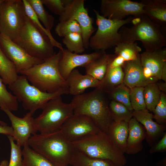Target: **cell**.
Returning a JSON list of instances; mask_svg holds the SVG:
<instances>
[{
	"instance_id": "277c9868",
	"label": "cell",
	"mask_w": 166,
	"mask_h": 166,
	"mask_svg": "<svg viewBox=\"0 0 166 166\" xmlns=\"http://www.w3.org/2000/svg\"><path fill=\"white\" fill-rule=\"evenodd\" d=\"M140 22L131 27L123 26L119 33L121 41L134 43L141 42L146 51L163 48L166 46V38L162 33L161 27L145 14L141 17Z\"/></svg>"
},
{
	"instance_id": "ffe728a7",
	"label": "cell",
	"mask_w": 166,
	"mask_h": 166,
	"mask_svg": "<svg viewBox=\"0 0 166 166\" xmlns=\"http://www.w3.org/2000/svg\"><path fill=\"white\" fill-rule=\"evenodd\" d=\"M66 80L69 86V94L74 96L83 93L87 88L99 87L101 83V81L88 74L82 75L76 69L70 72Z\"/></svg>"
},
{
	"instance_id": "c3c4849f",
	"label": "cell",
	"mask_w": 166,
	"mask_h": 166,
	"mask_svg": "<svg viewBox=\"0 0 166 166\" xmlns=\"http://www.w3.org/2000/svg\"><path fill=\"white\" fill-rule=\"evenodd\" d=\"M9 164L8 161L6 160H3L0 163V166H8Z\"/></svg>"
},
{
	"instance_id": "4316f807",
	"label": "cell",
	"mask_w": 166,
	"mask_h": 166,
	"mask_svg": "<svg viewBox=\"0 0 166 166\" xmlns=\"http://www.w3.org/2000/svg\"><path fill=\"white\" fill-rule=\"evenodd\" d=\"M22 152L23 166H57L28 144L23 146Z\"/></svg>"
},
{
	"instance_id": "ba28073f",
	"label": "cell",
	"mask_w": 166,
	"mask_h": 166,
	"mask_svg": "<svg viewBox=\"0 0 166 166\" xmlns=\"http://www.w3.org/2000/svg\"><path fill=\"white\" fill-rule=\"evenodd\" d=\"M18 101L22 102L26 110L33 115L38 109H43L50 100L66 94L64 91L53 93L42 92L31 85L24 75L18 76L16 80L8 85Z\"/></svg>"
},
{
	"instance_id": "60d3db41",
	"label": "cell",
	"mask_w": 166,
	"mask_h": 166,
	"mask_svg": "<svg viewBox=\"0 0 166 166\" xmlns=\"http://www.w3.org/2000/svg\"><path fill=\"white\" fill-rule=\"evenodd\" d=\"M43 5L54 14L59 16L63 13L65 10L62 0H41Z\"/></svg>"
},
{
	"instance_id": "7402d4cb",
	"label": "cell",
	"mask_w": 166,
	"mask_h": 166,
	"mask_svg": "<svg viewBox=\"0 0 166 166\" xmlns=\"http://www.w3.org/2000/svg\"><path fill=\"white\" fill-rule=\"evenodd\" d=\"M144 14L152 21L165 28L166 0H141Z\"/></svg>"
},
{
	"instance_id": "681fc988",
	"label": "cell",
	"mask_w": 166,
	"mask_h": 166,
	"mask_svg": "<svg viewBox=\"0 0 166 166\" xmlns=\"http://www.w3.org/2000/svg\"><path fill=\"white\" fill-rule=\"evenodd\" d=\"M0 124L2 125H7L6 123L0 120Z\"/></svg>"
},
{
	"instance_id": "f907efd6",
	"label": "cell",
	"mask_w": 166,
	"mask_h": 166,
	"mask_svg": "<svg viewBox=\"0 0 166 166\" xmlns=\"http://www.w3.org/2000/svg\"><path fill=\"white\" fill-rule=\"evenodd\" d=\"M4 0H0V6Z\"/></svg>"
},
{
	"instance_id": "8fae6325",
	"label": "cell",
	"mask_w": 166,
	"mask_h": 166,
	"mask_svg": "<svg viewBox=\"0 0 166 166\" xmlns=\"http://www.w3.org/2000/svg\"><path fill=\"white\" fill-rule=\"evenodd\" d=\"M62 2L65 10L59 17V22L69 20L77 22L81 29L84 47L85 49H88L90 38L96 29L93 25L92 18L85 7L84 0H62Z\"/></svg>"
},
{
	"instance_id": "2e32d148",
	"label": "cell",
	"mask_w": 166,
	"mask_h": 166,
	"mask_svg": "<svg viewBox=\"0 0 166 166\" xmlns=\"http://www.w3.org/2000/svg\"><path fill=\"white\" fill-rule=\"evenodd\" d=\"M58 65L59 72L65 80L70 72L77 67H84L90 62L101 56L105 51H97L89 54H80L63 48Z\"/></svg>"
},
{
	"instance_id": "30bf717a",
	"label": "cell",
	"mask_w": 166,
	"mask_h": 166,
	"mask_svg": "<svg viewBox=\"0 0 166 166\" xmlns=\"http://www.w3.org/2000/svg\"><path fill=\"white\" fill-rule=\"evenodd\" d=\"M26 16L22 0H4L0 6V34L14 41L21 33Z\"/></svg>"
},
{
	"instance_id": "8992f818",
	"label": "cell",
	"mask_w": 166,
	"mask_h": 166,
	"mask_svg": "<svg viewBox=\"0 0 166 166\" xmlns=\"http://www.w3.org/2000/svg\"><path fill=\"white\" fill-rule=\"evenodd\" d=\"M13 41L31 56L43 61L56 53L49 37L40 31L27 16L21 33Z\"/></svg>"
},
{
	"instance_id": "7c38bea8",
	"label": "cell",
	"mask_w": 166,
	"mask_h": 166,
	"mask_svg": "<svg viewBox=\"0 0 166 166\" xmlns=\"http://www.w3.org/2000/svg\"><path fill=\"white\" fill-rule=\"evenodd\" d=\"M142 3L130 0H102L100 11L107 18L122 20L126 16L141 17L144 14Z\"/></svg>"
},
{
	"instance_id": "f35d334b",
	"label": "cell",
	"mask_w": 166,
	"mask_h": 166,
	"mask_svg": "<svg viewBox=\"0 0 166 166\" xmlns=\"http://www.w3.org/2000/svg\"><path fill=\"white\" fill-rule=\"evenodd\" d=\"M7 136L11 147L10 159L8 166H23L22 152L21 146L14 143L12 136L8 135Z\"/></svg>"
},
{
	"instance_id": "4dcf8cb0",
	"label": "cell",
	"mask_w": 166,
	"mask_h": 166,
	"mask_svg": "<svg viewBox=\"0 0 166 166\" xmlns=\"http://www.w3.org/2000/svg\"><path fill=\"white\" fill-rule=\"evenodd\" d=\"M124 75L122 66L108 69L100 86L104 90L119 85L123 83Z\"/></svg>"
},
{
	"instance_id": "9a60e30c",
	"label": "cell",
	"mask_w": 166,
	"mask_h": 166,
	"mask_svg": "<svg viewBox=\"0 0 166 166\" xmlns=\"http://www.w3.org/2000/svg\"><path fill=\"white\" fill-rule=\"evenodd\" d=\"M2 110L6 114L11 121L13 132L12 136L16 141L17 144L21 146L28 144L30 137L37 132L34 125L33 115L29 112L23 117L20 118L8 110Z\"/></svg>"
},
{
	"instance_id": "ee69618b",
	"label": "cell",
	"mask_w": 166,
	"mask_h": 166,
	"mask_svg": "<svg viewBox=\"0 0 166 166\" xmlns=\"http://www.w3.org/2000/svg\"><path fill=\"white\" fill-rule=\"evenodd\" d=\"M0 133L12 136L13 133L12 128L11 126L10 127L7 125L0 124Z\"/></svg>"
},
{
	"instance_id": "cb8c5ba5",
	"label": "cell",
	"mask_w": 166,
	"mask_h": 166,
	"mask_svg": "<svg viewBox=\"0 0 166 166\" xmlns=\"http://www.w3.org/2000/svg\"><path fill=\"white\" fill-rule=\"evenodd\" d=\"M128 133V123L124 121H113L108 132L115 145L124 153L126 148Z\"/></svg>"
},
{
	"instance_id": "836d02e7",
	"label": "cell",
	"mask_w": 166,
	"mask_h": 166,
	"mask_svg": "<svg viewBox=\"0 0 166 166\" xmlns=\"http://www.w3.org/2000/svg\"><path fill=\"white\" fill-rule=\"evenodd\" d=\"M109 108L113 121L128 123L133 117L132 112L124 105L114 100L109 104Z\"/></svg>"
},
{
	"instance_id": "d4e9b609",
	"label": "cell",
	"mask_w": 166,
	"mask_h": 166,
	"mask_svg": "<svg viewBox=\"0 0 166 166\" xmlns=\"http://www.w3.org/2000/svg\"><path fill=\"white\" fill-rule=\"evenodd\" d=\"M13 62L7 57L0 46V77L5 85L12 84L18 75Z\"/></svg>"
},
{
	"instance_id": "b9f144b4",
	"label": "cell",
	"mask_w": 166,
	"mask_h": 166,
	"mask_svg": "<svg viewBox=\"0 0 166 166\" xmlns=\"http://www.w3.org/2000/svg\"><path fill=\"white\" fill-rule=\"evenodd\" d=\"M166 151V133H164L162 138L156 144L153 145L150 149L149 153L163 152Z\"/></svg>"
},
{
	"instance_id": "ab89813d",
	"label": "cell",
	"mask_w": 166,
	"mask_h": 166,
	"mask_svg": "<svg viewBox=\"0 0 166 166\" xmlns=\"http://www.w3.org/2000/svg\"><path fill=\"white\" fill-rule=\"evenodd\" d=\"M153 118L158 124L165 125L166 123V96L161 92L160 99L152 112Z\"/></svg>"
},
{
	"instance_id": "4fadbf2b",
	"label": "cell",
	"mask_w": 166,
	"mask_h": 166,
	"mask_svg": "<svg viewBox=\"0 0 166 166\" xmlns=\"http://www.w3.org/2000/svg\"><path fill=\"white\" fill-rule=\"evenodd\" d=\"M69 141L74 142L101 130L89 117L73 114L64 123L60 129Z\"/></svg>"
},
{
	"instance_id": "f1b7e54d",
	"label": "cell",
	"mask_w": 166,
	"mask_h": 166,
	"mask_svg": "<svg viewBox=\"0 0 166 166\" xmlns=\"http://www.w3.org/2000/svg\"><path fill=\"white\" fill-rule=\"evenodd\" d=\"M39 21L49 32L54 24V18L45 9L41 0H27Z\"/></svg>"
},
{
	"instance_id": "7dc6e473",
	"label": "cell",
	"mask_w": 166,
	"mask_h": 166,
	"mask_svg": "<svg viewBox=\"0 0 166 166\" xmlns=\"http://www.w3.org/2000/svg\"><path fill=\"white\" fill-rule=\"evenodd\" d=\"M161 79L164 80L165 82L166 81V66H165L162 71Z\"/></svg>"
},
{
	"instance_id": "e0dca14e",
	"label": "cell",
	"mask_w": 166,
	"mask_h": 166,
	"mask_svg": "<svg viewBox=\"0 0 166 166\" xmlns=\"http://www.w3.org/2000/svg\"><path fill=\"white\" fill-rule=\"evenodd\" d=\"M124 77L123 83L129 89L137 87H144L154 83L146 79L143 73L140 54L134 60L125 61L122 66Z\"/></svg>"
},
{
	"instance_id": "83f0119b",
	"label": "cell",
	"mask_w": 166,
	"mask_h": 166,
	"mask_svg": "<svg viewBox=\"0 0 166 166\" xmlns=\"http://www.w3.org/2000/svg\"><path fill=\"white\" fill-rule=\"evenodd\" d=\"M141 49L136 42L129 43L121 41L115 48V55L123 58L125 61L136 59Z\"/></svg>"
},
{
	"instance_id": "7a4b0ae2",
	"label": "cell",
	"mask_w": 166,
	"mask_h": 166,
	"mask_svg": "<svg viewBox=\"0 0 166 166\" xmlns=\"http://www.w3.org/2000/svg\"><path fill=\"white\" fill-rule=\"evenodd\" d=\"M62 51L43 62L29 69L19 71L18 73L25 76L31 85L41 91L49 93L64 91L69 94L66 81L61 75L58 67Z\"/></svg>"
},
{
	"instance_id": "ac0fdd59",
	"label": "cell",
	"mask_w": 166,
	"mask_h": 166,
	"mask_svg": "<svg viewBox=\"0 0 166 166\" xmlns=\"http://www.w3.org/2000/svg\"><path fill=\"white\" fill-rule=\"evenodd\" d=\"M140 57L142 67L149 70L158 80L161 79L162 70L166 66V48L145 51L140 54Z\"/></svg>"
},
{
	"instance_id": "e575fe53",
	"label": "cell",
	"mask_w": 166,
	"mask_h": 166,
	"mask_svg": "<svg viewBox=\"0 0 166 166\" xmlns=\"http://www.w3.org/2000/svg\"><path fill=\"white\" fill-rule=\"evenodd\" d=\"M62 42L70 52L77 54L84 52L85 50L81 33H73L65 36Z\"/></svg>"
},
{
	"instance_id": "d6a6232c",
	"label": "cell",
	"mask_w": 166,
	"mask_h": 166,
	"mask_svg": "<svg viewBox=\"0 0 166 166\" xmlns=\"http://www.w3.org/2000/svg\"><path fill=\"white\" fill-rule=\"evenodd\" d=\"M27 16L32 21L35 26L41 32L45 34L49 38L54 47L62 50L63 48L61 43L56 41L50 32L47 30L41 23L34 11L27 0H22Z\"/></svg>"
},
{
	"instance_id": "d6986e66",
	"label": "cell",
	"mask_w": 166,
	"mask_h": 166,
	"mask_svg": "<svg viewBox=\"0 0 166 166\" xmlns=\"http://www.w3.org/2000/svg\"><path fill=\"white\" fill-rule=\"evenodd\" d=\"M133 117L140 123L146 131L145 138L149 144H152L161 135L165 130L166 125L159 124L153 120V114L147 109L132 112Z\"/></svg>"
},
{
	"instance_id": "1f68e13d",
	"label": "cell",
	"mask_w": 166,
	"mask_h": 166,
	"mask_svg": "<svg viewBox=\"0 0 166 166\" xmlns=\"http://www.w3.org/2000/svg\"><path fill=\"white\" fill-rule=\"evenodd\" d=\"M18 101L14 95L7 90L5 85L0 77V108L2 110L6 109L11 111L18 109Z\"/></svg>"
},
{
	"instance_id": "bcb514c9",
	"label": "cell",
	"mask_w": 166,
	"mask_h": 166,
	"mask_svg": "<svg viewBox=\"0 0 166 166\" xmlns=\"http://www.w3.org/2000/svg\"><path fill=\"white\" fill-rule=\"evenodd\" d=\"M141 20V17H133L131 22L133 24V26L136 25L138 24L140 22Z\"/></svg>"
},
{
	"instance_id": "8d00e7d4",
	"label": "cell",
	"mask_w": 166,
	"mask_h": 166,
	"mask_svg": "<svg viewBox=\"0 0 166 166\" xmlns=\"http://www.w3.org/2000/svg\"><path fill=\"white\" fill-rule=\"evenodd\" d=\"M55 30L58 36L63 37L71 33H82L79 24L76 21L72 20L59 22L56 25Z\"/></svg>"
},
{
	"instance_id": "5bb4252c",
	"label": "cell",
	"mask_w": 166,
	"mask_h": 166,
	"mask_svg": "<svg viewBox=\"0 0 166 166\" xmlns=\"http://www.w3.org/2000/svg\"><path fill=\"white\" fill-rule=\"evenodd\" d=\"M0 46L18 73L44 61L32 57L6 35L0 34Z\"/></svg>"
},
{
	"instance_id": "603a6c76",
	"label": "cell",
	"mask_w": 166,
	"mask_h": 166,
	"mask_svg": "<svg viewBox=\"0 0 166 166\" xmlns=\"http://www.w3.org/2000/svg\"><path fill=\"white\" fill-rule=\"evenodd\" d=\"M116 56L115 54H107L105 52L84 67L86 74L102 81L105 75L109 64Z\"/></svg>"
},
{
	"instance_id": "3957f363",
	"label": "cell",
	"mask_w": 166,
	"mask_h": 166,
	"mask_svg": "<svg viewBox=\"0 0 166 166\" xmlns=\"http://www.w3.org/2000/svg\"><path fill=\"white\" fill-rule=\"evenodd\" d=\"M104 93L99 86L90 92L74 96L71 102L74 106V115L89 117L101 131L108 134L113 121Z\"/></svg>"
},
{
	"instance_id": "d590c367",
	"label": "cell",
	"mask_w": 166,
	"mask_h": 166,
	"mask_svg": "<svg viewBox=\"0 0 166 166\" xmlns=\"http://www.w3.org/2000/svg\"><path fill=\"white\" fill-rule=\"evenodd\" d=\"M130 89L123 83L109 91L114 100L125 106L130 111L132 112L129 98Z\"/></svg>"
},
{
	"instance_id": "f6af8a7d",
	"label": "cell",
	"mask_w": 166,
	"mask_h": 166,
	"mask_svg": "<svg viewBox=\"0 0 166 166\" xmlns=\"http://www.w3.org/2000/svg\"><path fill=\"white\" fill-rule=\"evenodd\" d=\"M157 84L158 87L160 91H162L163 92H166V83L164 82H160Z\"/></svg>"
},
{
	"instance_id": "52a82bcc",
	"label": "cell",
	"mask_w": 166,
	"mask_h": 166,
	"mask_svg": "<svg viewBox=\"0 0 166 166\" xmlns=\"http://www.w3.org/2000/svg\"><path fill=\"white\" fill-rule=\"evenodd\" d=\"M42 109V113L34 119V124L40 133H48L60 129L73 114L74 106L71 102H64L60 96L50 100Z\"/></svg>"
},
{
	"instance_id": "44dd1931",
	"label": "cell",
	"mask_w": 166,
	"mask_h": 166,
	"mask_svg": "<svg viewBox=\"0 0 166 166\" xmlns=\"http://www.w3.org/2000/svg\"><path fill=\"white\" fill-rule=\"evenodd\" d=\"M128 133L125 153L133 154L142 150L143 141L145 138V130L133 117L128 121Z\"/></svg>"
},
{
	"instance_id": "484cf974",
	"label": "cell",
	"mask_w": 166,
	"mask_h": 166,
	"mask_svg": "<svg viewBox=\"0 0 166 166\" xmlns=\"http://www.w3.org/2000/svg\"><path fill=\"white\" fill-rule=\"evenodd\" d=\"M69 164L73 166H118L110 160L92 158L76 149Z\"/></svg>"
},
{
	"instance_id": "f546056e",
	"label": "cell",
	"mask_w": 166,
	"mask_h": 166,
	"mask_svg": "<svg viewBox=\"0 0 166 166\" xmlns=\"http://www.w3.org/2000/svg\"><path fill=\"white\" fill-rule=\"evenodd\" d=\"M161 93L156 82L148 84L144 87V99L148 111H153L159 101Z\"/></svg>"
},
{
	"instance_id": "5b68a950",
	"label": "cell",
	"mask_w": 166,
	"mask_h": 166,
	"mask_svg": "<svg viewBox=\"0 0 166 166\" xmlns=\"http://www.w3.org/2000/svg\"><path fill=\"white\" fill-rule=\"evenodd\" d=\"M72 143L75 149L90 157L109 160L118 166H124L126 163L124 153L109 135L101 131Z\"/></svg>"
},
{
	"instance_id": "6da1fadb",
	"label": "cell",
	"mask_w": 166,
	"mask_h": 166,
	"mask_svg": "<svg viewBox=\"0 0 166 166\" xmlns=\"http://www.w3.org/2000/svg\"><path fill=\"white\" fill-rule=\"evenodd\" d=\"M27 144L34 151L57 166H67L75 149L60 130L32 135Z\"/></svg>"
},
{
	"instance_id": "9c48e42d",
	"label": "cell",
	"mask_w": 166,
	"mask_h": 166,
	"mask_svg": "<svg viewBox=\"0 0 166 166\" xmlns=\"http://www.w3.org/2000/svg\"><path fill=\"white\" fill-rule=\"evenodd\" d=\"M96 17L97 30L89 41V46L97 51H105L116 46L121 41L119 30L125 25L131 22L133 17L130 16L122 20L110 19L101 15L93 9Z\"/></svg>"
},
{
	"instance_id": "74e56055",
	"label": "cell",
	"mask_w": 166,
	"mask_h": 166,
	"mask_svg": "<svg viewBox=\"0 0 166 166\" xmlns=\"http://www.w3.org/2000/svg\"><path fill=\"white\" fill-rule=\"evenodd\" d=\"M144 87L130 89L129 98L133 111H139L146 109L143 95Z\"/></svg>"
},
{
	"instance_id": "7bdbcfd3",
	"label": "cell",
	"mask_w": 166,
	"mask_h": 166,
	"mask_svg": "<svg viewBox=\"0 0 166 166\" xmlns=\"http://www.w3.org/2000/svg\"><path fill=\"white\" fill-rule=\"evenodd\" d=\"M125 61L124 59L121 56L116 55L110 62L108 69L122 66Z\"/></svg>"
}]
</instances>
